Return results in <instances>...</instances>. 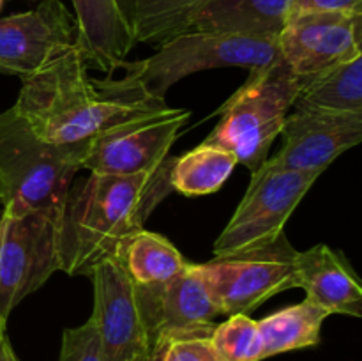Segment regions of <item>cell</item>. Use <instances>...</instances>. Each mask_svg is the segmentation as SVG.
<instances>
[{"mask_svg":"<svg viewBox=\"0 0 362 361\" xmlns=\"http://www.w3.org/2000/svg\"><path fill=\"white\" fill-rule=\"evenodd\" d=\"M300 13H362V0H292V14Z\"/></svg>","mask_w":362,"mask_h":361,"instance_id":"26","label":"cell"},{"mask_svg":"<svg viewBox=\"0 0 362 361\" xmlns=\"http://www.w3.org/2000/svg\"><path fill=\"white\" fill-rule=\"evenodd\" d=\"M292 108L362 113V57L308 80Z\"/></svg>","mask_w":362,"mask_h":361,"instance_id":"21","label":"cell"},{"mask_svg":"<svg viewBox=\"0 0 362 361\" xmlns=\"http://www.w3.org/2000/svg\"><path fill=\"white\" fill-rule=\"evenodd\" d=\"M57 212L0 211V321L59 271Z\"/></svg>","mask_w":362,"mask_h":361,"instance_id":"8","label":"cell"},{"mask_svg":"<svg viewBox=\"0 0 362 361\" xmlns=\"http://www.w3.org/2000/svg\"><path fill=\"white\" fill-rule=\"evenodd\" d=\"M303 81L281 57L250 73L246 84L216 112L218 126L204 142L228 149L237 163L258 168L281 133Z\"/></svg>","mask_w":362,"mask_h":361,"instance_id":"4","label":"cell"},{"mask_svg":"<svg viewBox=\"0 0 362 361\" xmlns=\"http://www.w3.org/2000/svg\"><path fill=\"white\" fill-rule=\"evenodd\" d=\"M296 287L306 290V297L329 315L361 317L362 285L345 255L327 244H315L297 251Z\"/></svg>","mask_w":362,"mask_h":361,"instance_id":"15","label":"cell"},{"mask_svg":"<svg viewBox=\"0 0 362 361\" xmlns=\"http://www.w3.org/2000/svg\"><path fill=\"white\" fill-rule=\"evenodd\" d=\"M204 0H117L134 45L161 46L187 28L191 13Z\"/></svg>","mask_w":362,"mask_h":361,"instance_id":"20","label":"cell"},{"mask_svg":"<svg viewBox=\"0 0 362 361\" xmlns=\"http://www.w3.org/2000/svg\"><path fill=\"white\" fill-rule=\"evenodd\" d=\"M0 361H18L13 345H11L9 336L7 335L0 336Z\"/></svg>","mask_w":362,"mask_h":361,"instance_id":"27","label":"cell"},{"mask_svg":"<svg viewBox=\"0 0 362 361\" xmlns=\"http://www.w3.org/2000/svg\"><path fill=\"white\" fill-rule=\"evenodd\" d=\"M0 211H2V205H0ZM7 326L6 324H2V321H0V336H4V335H7Z\"/></svg>","mask_w":362,"mask_h":361,"instance_id":"28","label":"cell"},{"mask_svg":"<svg viewBox=\"0 0 362 361\" xmlns=\"http://www.w3.org/2000/svg\"><path fill=\"white\" fill-rule=\"evenodd\" d=\"M209 336V329L166 333L152 343L145 361H219Z\"/></svg>","mask_w":362,"mask_h":361,"instance_id":"24","label":"cell"},{"mask_svg":"<svg viewBox=\"0 0 362 361\" xmlns=\"http://www.w3.org/2000/svg\"><path fill=\"white\" fill-rule=\"evenodd\" d=\"M209 340L219 361H262L260 331L250 315H230L221 324H214Z\"/></svg>","mask_w":362,"mask_h":361,"instance_id":"23","label":"cell"},{"mask_svg":"<svg viewBox=\"0 0 362 361\" xmlns=\"http://www.w3.org/2000/svg\"><path fill=\"white\" fill-rule=\"evenodd\" d=\"M151 343L165 333L214 328L219 310L209 294L197 264H187L165 285L134 287Z\"/></svg>","mask_w":362,"mask_h":361,"instance_id":"14","label":"cell"},{"mask_svg":"<svg viewBox=\"0 0 362 361\" xmlns=\"http://www.w3.org/2000/svg\"><path fill=\"white\" fill-rule=\"evenodd\" d=\"M189 110L172 108L140 117L88 142L81 168L106 176H134L161 165L189 119Z\"/></svg>","mask_w":362,"mask_h":361,"instance_id":"9","label":"cell"},{"mask_svg":"<svg viewBox=\"0 0 362 361\" xmlns=\"http://www.w3.org/2000/svg\"><path fill=\"white\" fill-rule=\"evenodd\" d=\"M88 142L55 145L32 131L14 106L0 113V205L2 211H59L83 165Z\"/></svg>","mask_w":362,"mask_h":361,"instance_id":"3","label":"cell"},{"mask_svg":"<svg viewBox=\"0 0 362 361\" xmlns=\"http://www.w3.org/2000/svg\"><path fill=\"white\" fill-rule=\"evenodd\" d=\"M16 112L39 138L55 145L90 142L105 131L168 108L134 78L98 80L76 46L23 78Z\"/></svg>","mask_w":362,"mask_h":361,"instance_id":"1","label":"cell"},{"mask_svg":"<svg viewBox=\"0 0 362 361\" xmlns=\"http://www.w3.org/2000/svg\"><path fill=\"white\" fill-rule=\"evenodd\" d=\"M318 177V173L278 168L265 159L251 172L246 195L216 239L214 257L255 250L278 239Z\"/></svg>","mask_w":362,"mask_h":361,"instance_id":"7","label":"cell"},{"mask_svg":"<svg viewBox=\"0 0 362 361\" xmlns=\"http://www.w3.org/2000/svg\"><path fill=\"white\" fill-rule=\"evenodd\" d=\"M292 0H204L191 13L186 32L247 35L278 41Z\"/></svg>","mask_w":362,"mask_h":361,"instance_id":"16","label":"cell"},{"mask_svg":"<svg viewBox=\"0 0 362 361\" xmlns=\"http://www.w3.org/2000/svg\"><path fill=\"white\" fill-rule=\"evenodd\" d=\"M94 289L90 319L98 329L105 361H145L151 336L141 315L136 289L113 257L99 262L88 275Z\"/></svg>","mask_w":362,"mask_h":361,"instance_id":"11","label":"cell"},{"mask_svg":"<svg viewBox=\"0 0 362 361\" xmlns=\"http://www.w3.org/2000/svg\"><path fill=\"white\" fill-rule=\"evenodd\" d=\"M237 165V158L228 149L202 142L193 151L175 158L170 184L184 197L211 195L228 180Z\"/></svg>","mask_w":362,"mask_h":361,"instance_id":"22","label":"cell"},{"mask_svg":"<svg viewBox=\"0 0 362 361\" xmlns=\"http://www.w3.org/2000/svg\"><path fill=\"white\" fill-rule=\"evenodd\" d=\"M76 46V21L60 0L0 18V73L27 78Z\"/></svg>","mask_w":362,"mask_h":361,"instance_id":"12","label":"cell"},{"mask_svg":"<svg viewBox=\"0 0 362 361\" xmlns=\"http://www.w3.org/2000/svg\"><path fill=\"white\" fill-rule=\"evenodd\" d=\"M281 149L267 158L283 170L320 176L338 156L362 140V113L293 108L283 122Z\"/></svg>","mask_w":362,"mask_h":361,"instance_id":"13","label":"cell"},{"mask_svg":"<svg viewBox=\"0 0 362 361\" xmlns=\"http://www.w3.org/2000/svg\"><path fill=\"white\" fill-rule=\"evenodd\" d=\"M327 311L311 299L286 306L257 321L262 338V360L306 349L320 343V333Z\"/></svg>","mask_w":362,"mask_h":361,"instance_id":"19","label":"cell"},{"mask_svg":"<svg viewBox=\"0 0 362 361\" xmlns=\"http://www.w3.org/2000/svg\"><path fill=\"white\" fill-rule=\"evenodd\" d=\"M279 57L278 41L247 35L182 32L163 42L154 55L124 62L120 69L144 85L152 96L165 99L172 85L189 74L218 67L260 69Z\"/></svg>","mask_w":362,"mask_h":361,"instance_id":"5","label":"cell"},{"mask_svg":"<svg viewBox=\"0 0 362 361\" xmlns=\"http://www.w3.org/2000/svg\"><path fill=\"white\" fill-rule=\"evenodd\" d=\"M297 250L285 234L255 250L197 264L221 315L246 314L283 290L296 289Z\"/></svg>","mask_w":362,"mask_h":361,"instance_id":"6","label":"cell"},{"mask_svg":"<svg viewBox=\"0 0 362 361\" xmlns=\"http://www.w3.org/2000/svg\"><path fill=\"white\" fill-rule=\"evenodd\" d=\"M112 257L119 262L133 285L141 289L165 285L189 264L165 236L145 229L124 237Z\"/></svg>","mask_w":362,"mask_h":361,"instance_id":"18","label":"cell"},{"mask_svg":"<svg viewBox=\"0 0 362 361\" xmlns=\"http://www.w3.org/2000/svg\"><path fill=\"white\" fill-rule=\"evenodd\" d=\"M362 13L292 14L278 38L279 57L303 85L362 57Z\"/></svg>","mask_w":362,"mask_h":361,"instance_id":"10","label":"cell"},{"mask_svg":"<svg viewBox=\"0 0 362 361\" xmlns=\"http://www.w3.org/2000/svg\"><path fill=\"white\" fill-rule=\"evenodd\" d=\"M59 361H105L94 321L64 329Z\"/></svg>","mask_w":362,"mask_h":361,"instance_id":"25","label":"cell"},{"mask_svg":"<svg viewBox=\"0 0 362 361\" xmlns=\"http://www.w3.org/2000/svg\"><path fill=\"white\" fill-rule=\"evenodd\" d=\"M2 2H4V0H0V7H2Z\"/></svg>","mask_w":362,"mask_h":361,"instance_id":"29","label":"cell"},{"mask_svg":"<svg viewBox=\"0 0 362 361\" xmlns=\"http://www.w3.org/2000/svg\"><path fill=\"white\" fill-rule=\"evenodd\" d=\"M76 48L88 69L112 74L126 62L134 41L120 16L117 0H73Z\"/></svg>","mask_w":362,"mask_h":361,"instance_id":"17","label":"cell"},{"mask_svg":"<svg viewBox=\"0 0 362 361\" xmlns=\"http://www.w3.org/2000/svg\"><path fill=\"white\" fill-rule=\"evenodd\" d=\"M175 158L134 176L94 173L71 184L57 212L59 271L88 276L115 253L126 236L144 223L172 190L170 170Z\"/></svg>","mask_w":362,"mask_h":361,"instance_id":"2","label":"cell"}]
</instances>
